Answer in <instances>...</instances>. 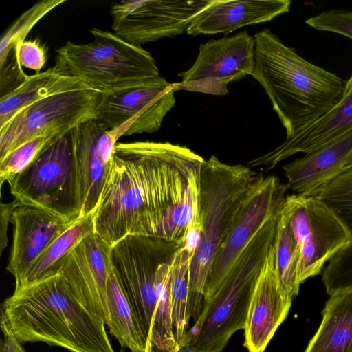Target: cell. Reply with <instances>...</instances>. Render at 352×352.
Here are the masks:
<instances>
[{"instance_id":"cell-1","label":"cell","mask_w":352,"mask_h":352,"mask_svg":"<svg viewBox=\"0 0 352 352\" xmlns=\"http://www.w3.org/2000/svg\"><path fill=\"white\" fill-rule=\"evenodd\" d=\"M204 160L168 142L117 143L94 212L95 233L111 246L129 235L184 243L199 219Z\"/></svg>"},{"instance_id":"cell-2","label":"cell","mask_w":352,"mask_h":352,"mask_svg":"<svg viewBox=\"0 0 352 352\" xmlns=\"http://www.w3.org/2000/svg\"><path fill=\"white\" fill-rule=\"evenodd\" d=\"M1 314V322L22 344L116 352L104 320L78 300L61 272L14 290L2 303Z\"/></svg>"},{"instance_id":"cell-3","label":"cell","mask_w":352,"mask_h":352,"mask_svg":"<svg viewBox=\"0 0 352 352\" xmlns=\"http://www.w3.org/2000/svg\"><path fill=\"white\" fill-rule=\"evenodd\" d=\"M251 76L263 87L281 124L291 135L313 123L342 98L341 77L300 56L270 30L254 36Z\"/></svg>"},{"instance_id":"cell-4","label":"cell","mask_w":352,"mask_h":352,"mask_svg":"<svg viewBox=\"0 0 352 352\" xmlns=\"http://www.w3.org/2000/svg\"><path fill=\"white\" fill-rule=\"evenodd\" d=\"M280 214L250 241L190 327L179 352H222L230 338L244 329L252 297L274 245Z\"/></svg>"},{"instance_id":"cell-5","label":"cell","mask_w":352,"mask_h":352,"mask_svg":"<svg viewBox=\"0 0 352 352\" xmlns=\"http://www.w3.org/2000/svg\"><path fill=\"white\" fill-rule=\"evenodd\" d=\"M257 175L248 166L228 165L214 155L202 164L199 198L202 236L190 267V321L200 315L211 267Z\"/></svg>"},{"instance_id":"cell-6","label":"cell","mask_w":352,"mask_h":352,"mask_svg":"<svg viewBox=\"0 0 352 352\" xmlns=\"http://www.w3.org/2000/svg\"><path fill=\"white\" fill-rule=\"evenodd\" d=\"M90 32L91 42L67 41L55 50L54 67L60 73L101 94L151 84L160 77L149 52L107 30L94 28Z\"/></svg>"},{"instance_id":"cell-7","label":"cell","mask_w":352,"mask_h":352,"mask_svg":"<svg viewBox=\"0 0 352 352\" xmlns=\"http://www.w3.org/2000/svg\"><path fill=\"white\" fill-rule=\"evenodd\" d=\"M8 183L22 205L45 210L69 223L82 216L84 200L70 131Z\"/></svg>"},{"instance_id":"cell-8","label":"cell","mask_w":352,"mask_h":352,"mask_svg":"<svg viewBox=\"0 0 352 352\" xmlns=\"http://www.w3.org/2000/svg\"><path fill=\"white\" fill-rule=\"evenodd\" d=\"M182 245L157 237L129 235L111 247L113 269L146 338L157 300V270L162 263L171 260Z\"/></svg>"},{"instance_id":"cell-9","label":"cell","mask_w":352,"mask_h":352,"mask_svg":"<svg viewBox=\"0 0 352 352\" xmlns=\"http://www.w3.org/2000/svg\"><path fill=\"white\" fill-rule=\"evenodd\" d=\"M283 212L300 250V283L319 274L325 263L352 239L340 219L314 196H287Z\"/></svg>"},{"instance_id":"cell-10","label":"cell","mask_w":352,"mask_h":352,"mask_svg":"<svg viewBox=\"0 0 352 352\" xmlns=\"http://www.w3.org/2000/svg\"><path fill=\"white\" fill-rule=\"evenodd\" d=\"M101 93L81 90L56 94L17 113L0 128V160L36 138L54 132L66 133L91 119H97Z\"/></svg>"},{"instance_id":"cell-11","label":"cell","mask_w":352,"mask_h":352,"mask_svg":"<svg viewBox=\"0 0 352 352\" xmlns=\"http://www.w3.org/2000/svg\"><path fill=\"white\" fill-rule=\"evenodd\" d=\"M287 189L277 177L258 174L216 255L206 283L204 303L215 294L261 228L282 211Z\"/></svg>"},{"instance_id":"cell-12","label":"cell","mask_w":352,"mask_h":352,"mask_svg":"<svg viewBox=\"0 0 352 352\" xmlns=\"http://www.w3.org/2000/svg\"><path fill=\"white\" fill-rule=\"evenodd\" d=\"M175 104L173 84L160 76L151 84L101 94L97 120L117 142L122 136L156 132Z\"/></svg>"},{"instance_id":"cell-13","label":"cell","mask_w":352,"mask_h":352,"mask_svg":"<svg viewBox=\"0 0 352 352\" xmlns=\"http://www.w3.org/2000/svg\"><path fill=\"white\" fill-rule=\"evenodd\" d=\"M255 63L254 36L243 30L201 43L193 65L178 76L174 91L226 95L228 85L252 75Z\"/></svg>"},{"instance_id":"cell-14","label":"cell","mask_w":352,"mask_h":352,"mask_svg":"<svg viewBox=\"0 0 352 352\" xmlns=\"http://www.w3.org/2000/svg\"><path fill=\"white\" fill-rule=\"evenodd\" d=\"M211 0H129L114 2L109 13L113 33L140 46L186 32L192 19Z\"/></svg>"},{"instance_id":"cell-15","label":"cell","mask_w":352,"mask_h":352,"mask_svg":"<svg viewBox=\"0 0 352 352\" xmlns=\"http://www.w3.org/2000/svg\"><path fill=\"white\" fill-rule=\"evenodd\" d=\"M111 247L95 232L80 242L63 260L61 272L78 300L107 322V284L112 269Z\"/></svg>"},{"instance_id":"cell-16","label":"cell","mask_w":352,"mask_h":352,"mask_svg":"<svg viewBox=\"0 0 352 352\" xmlns=\"http://www.w3.org/2000/svg\"><path fill=\"white\" fill-rule=\"evenodd\" d=\"M11 221L13 240L6 269L14 278L16 290L38 256L73 223L45 210L28 205L16 208Z\"/></svg>"},{"instance_id":"cell-17","label":"cell","mask_w":352,"mask_h":352,"mask_svg":"<svg viewBox=\"0 0 352 352\" xmlns=\"http://www.w3.org/2000/svg\"><path fill=\"white\" fill-rule=\"evenodd\" d=\"M292 301L276 276L272 246L258 278L243 329V346L248 352H264L286 318Z\"/></svg>"},{"instance_id":"cell-18","label":"cell","mask_w":352,"mask_h":352,"mask_svg":"<svg viewBox=\"0 0 352 352\" xmlns=\"http://www.w3.org/2000/svg\"><path fill=\"white\" fill-rule=\"evenodd\" d=\"M352 129V75L346 82L340 100L313 123L285 140L271 151L250 160V167L273 168L283 160L298 153L307 154L342 136Z\"/></svg>"},{"instance_id":"cell-19","label":"cell","mask_w":352,"mask_h":352,"mask_svg":"<svg viewBox=\"0 0 352 352\" xmlns=\"http://www.w3.org/2000/svg\"><path fill=\"white\" fill-rule=\"evenodd\" d=\"M289 0H211L192 20L188 35L228 34L246 25L270 21L287 13Z\"/></svg>"},{"instance_id":"cell-20","label":"cell","mask_w":352,"mask_h":352,"mask_svg":"<svg viewBox=\"0 0 352 352\" xmlns=\"http://www.w3.org/2000/svg\"><path fill=\"white\" fill-rule=\"evenodd\" d=\"M352 154V129L283 166L288 188L309 195L343 169Z\"/></svg>"},{"instance_id":"cell-21","label":"cell","mask_w":352,"mask_h":352,"mask_svg":"<svg viewBox=\"0 0 352 352\" xmlns=\"http://www.w3.org/2000/svg\"><path fill=\"white\" fill-rule=\"evenodd\" d=\"M105 130L97 119H91L70 131L84 200L82 216L95 212L104 186L109 164L100 146Z\"/></svg>"},{"instance_id":"cell-22","label":"cell","mask_w":352,"mask_h":352,"mask_svg":"<svg viewBox=\"0 0 352 352\" xmlns=\"http://www.w3.org/2000/svg\"><path fill=\"white\" fill-rule=\"evenodd\" d=\"M94 90L82 80L60 73L54 66L28 77L0 98V128L23 109L48 97L76 91ZM96 91V90H95Z\"/></svg>"},{"instance_id":"cell-23","label":"cell","mask_w":352,"mask_h":352,"mask_svg":"<svg viewBox=\"0 0 352 352\" xmlns=\"http://www.w3.org/2000/svg\"><path fill=\"white\" fill-rule=\"evenodd\" d=\"M322 316L320 327L305 352H351L352 292L330 296Z\"/></svg>"},{"instance_id":"cell-24","label":"cell","mask_w":352,"mask_h":352,"mask_svg":"<svg viewBox=\"0 0 352 352\" xmlns=\"http://www.w3.org/2000/svg\"><path fill=\"white\" fill-rule=\"evenodd\" d=\"M107 306L108 319L105 324L121 347L131 352H146L147 338L113 267L107 284Z\"/></svg>"},{"instance_id":"cell-25","label":"cell","mask_w":352,"mask_h":352,"mask_svg":"<svg viewBox=\"0 0 352 352\" xmlns=\"http://www.w3.org/2000/svg\"><path fill=\"white\" fill-rule=\"evenodd\" d=\"M65 0H43L37 2L21 14L6 30L0 41V77L7 80L25 78L15 55L17 46L25 41L33 27L55 8Z\"/></svg>"},{"instance_id":"cell-26","label":"cell","mask_w":352,"mask_h":352,"mask_svg":"<svg viewBox=\"0 0 352 352\" xmlns=\"http://www.w3.org/2000/svg\"><path fill=\"white\" fill-rule=\"evenodd\" d=\"M94 232V212L82 216L48 245L31 266L18 289L59 273L65 256L85 238Z\"/></svg>"},{"instance_id":"cell-27","label":"cell","mask_w":352,"mask_h":352,"mask_svg":"<svg viewBox=\"0 0 352 352\" xmlns=\"http://www.w3.org/2000/svg\"><path fill=\"white\" fill-rule=\"evenodd\" d=\"M172 260L162 263L157 270V300L147 336L146 352H179L180 350L175 336L170 300Z\"/></svg>"},{"instance_id":"cell-28","label":"cell","mask_w":352,"mask_h":352,"mask_svg":"<svg viewBox=\"0 0 352 352\" xmlns=\"http://www.w3.org/2000/svg\"><path fill=\"white\" fill-rule=\"evenodd\" d=\"M273 259L278 281L285 293L293 299L298 295L300 285V250L283 209L273 245Z\"/></svg>"},{"instance_id":"cell-29","label":"cell","mask_w":352,"mask_h":352,"mask_svg":"<svg viewBox=\"0 0 352 352\" xmlns=\"http://www.w3.org/2000/svg\"><path fill=\"white\" fill-rule=\"evenodd\" d=\"M194 255L183 245L175 252L171 263L170 300L175 336L179 347L190 328L188 314L190 267Z\"/></svg>"},{"instance_id":"cell-30","label":"cell","mask_w":352,"mask_h":352,"mask_svg":"<svg viewBox=\"0 0 352 352\" xmlns=\"http://www.w3.org/2000/svg\"><path fill=\"white\" fill-rule=\"evenodd\" d=\"M309 195L330 208L352 236V167L343 169Z\"/></svg>"},{"instance_id":"cell-31","label":"cell","mask_w":352,"mask_h":352,"mask_svg":"<svg viewBox=\"0 0 352 352\" xmlns=\"http://www.w3.org/2000/svg\"><path fill=\"white\" fill-rule=\"evenodd\" d=\"M66 133L54 132L36 138L23 144L0 160L1 185L3 182H8L24 170L49 146Z\"/></svg>"},{"instance_id":"cell-32","label":"cell","mask_w":352,"mask_h":352,"mask_svg":"<svg viewBox=\"0 0 352 352\" xmlns=\"http://www.w3.org/2000/svg\"><path fill=\"white\" fill-rule=\"evenodd\" d=\"M322 280L330 296L352 292V239L329 261Z\"/></svg>"},{"instance_id":"cell-33","label":"cell","mask_w":352,"mask_h":352,"mask_svg":"<svg viewBox=\"0 0 352 352\" xmlns=\"http://www.w3.org/2000/svg\"><path fill=\"white\" fill-rule=\"evenodd\" d=\"M305 23L315 30L334 32L352 39V11H325L309 18Z\"/></svg>"},{"instance_id":"cell-34","label":"cell","mask_w":352,"mask_h":352,"mask_svg":"<svg viewBox=\"0 0 352 352\" xmlns=\"http://www.w3.org/2000/svg\"><path fill=\"white\" fill-rule=\"evenodd\" d=\"M15 55L20 66L41 72L47 60L45 45L38 38L21 43L15 50Z\"/></svg>"},{"instance_id":"cell-35","label":"cell","mask_w":352,"mask_h":352,"mask_svg":"<svg viewBox=\"0 0 352 352\" xmlns=\"http://www.w3.org/2000/svg\"><path fill=\"white\" fill-rule=\"evenodd\" d=\"M22 205L14 199V201L8 204H1L0 210V252H3L8 243L7 230L8 223L12 221V216L14 210L18 206Z\"/></svg>"},{"instance_id":"cell-36","label":"cell","mask_w":352,"mask_h":352,"mask_svg":"<svg viewBox=\"0 0 352 352\" xmlns=\"http://www.w3.org/2000/svg\"><path fill=\"white\" fill-rule=\"evenodd\" d=\"M3 337L0 343V352H25L21 343L13 335L8 326L1 322Z\"/></svg>"},{"instance_id":"cell-37","label":"cell","mask_w":352,"mask_h":352,"mask_svg":"<svg viewBox=\"0 0 352 352\" xmlns=\"http://www.w3.org/2000/svg\"><path fill=\"white\" fill-rule=\"evenodd\" d=\"M350 167H352V154L349 157V158L348 159V160L346 161L343 169H345V168H350ZM342 169V170H343Z\"/></svg>"},{"instance_id":"cell-38","label":"cell","mask_w":352,"mask_h":352,"mask_svg":"<svg viewBox=\"0 0 352 352\" xmlns=\"http://www.w3.org/2000/svg\"><path fill=\"white\" fill-rule=\"evenodd\" d=\"M119 352H125V348L124 347H121L120 350L119 351Z\"/></svg>"},{"instance_id":"cell-39","label":"cell","mask_w":352,"mask_h":352,"mask_svg":"<svg viewBox=\"0 0 352 352\" xmlns=\"http://www.w3.org/2000/svg\"><path fill=\"white\" fill-rule=\"evenodd\" d=\"M351 352H352V350L351 351Z\"/></svg>"}]
</instances>
